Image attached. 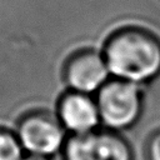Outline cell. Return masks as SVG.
Instances as JSON below:
<instances>
[{"mask_svg": "<svg viewBox=\"0 0 160 160\" xmlns=\"http://www.w3.org/2000/svg\"><path fill=\"white\" fill-rule=\"evenodd\" d=\"M101 51L111 78L148 86L160 75V39L145 28L119 25Z\"/></svg>", "mask_w": 160, "mask_h": 160, "instance_id": "1", "label": "cell"}, {"mask_svg": "<svg viewBox=\"0 0 160 160\" xmlns=\"http://www.w3.org/2000/svg\"><path fill=\"white\" fill-rule=\"evenodd\" d=\"M101 126L124 134L140 121L145 108V86L111 78L95 95Z\"/></svg>", "mask_w": 160, "mask_h": 160, "instance_id": "2", "label": "cell"}, {"mask_svg": "<svg viewBox=\"0 0 160 160\" xmlns=\"http://www.w3.org/2000/svg\"><path fill=\"white\" fill-rule=\"evenodd\" d=\"M62 151L64 160H135L129 139L121 132L105 128L81 135H70Z\"/></svg>", "mask_w": 160, "mask_h": 160, "instance_id": "3", "label": "cell"}, {"mask_svg": "<svg viewBox=\"0 0 160 160\" xmlns=\"http://www.w3.org/2000/svg\"><path fill=\"white\" fill-rule=\"evenodd\" d=\"M15 132L29 155L45 158L64 149L68 140L66 131L56 115L46 111H32L25 115Z\"/></svg>", "mask_w": 160, "mask_h": 160, "instance_id": "4", "label": "cell"}, {"mask_svg": "<svg viewBox=\"0 0 160 160\" xmlns=\"http://www.w3.org/2000/svg\"><path fill=\"white\" fill-rule=\"evenodd\" d=\"M62 79L68 90L96 95L111 79V74L101 50L81 49L66 60Z\"/></svg>", "mask_w": 160, "mask_h": 160, "instance_id": "5", "label": "cell"}, {"mask_svg": "<svg viewBox=\"0 0 160 160\" xmlns=\"http://www.w3.org/2000/svg\"><path fill=\"white\" fill-rule=\"evenodd\" d=\"M55 115L70 135L91 132L101 126L95 95L66 90L56 102Z\"/></svg>", "mask_w": 160, "mask_h": 160, "instance_id": "6", "label": "cell"}, {"mask_svg": "<svg viewBox=\"0 0 160 160\" xmlns=\"http://www.w3.org/2000/svg\"><path fill=\"white\" fill-rule=\"evenodd\" d=\"M24 151L16 132L0 129V160H22Z\"/></svg>", "mask_w": 160, "mask_h": 160, "instance_id": "7", "label": "cell"}, {"mask_svg": "<svg viewBox=\"0 0 160 160\" xmlns=\"http://www.w3.org/2000/svg\"><path fill=\"white\" fill-rule=\"evenodd\" d=\"M145 154L148 160H160V130L152 132L145 144Z\"/></svg>", "mask_w": 160, "mask_h": 160, "instance_id": "8", "label": "cell"}, {"mask_svg": "<svg viewBox=\"0 0 160 160\" xmlns=\"http://www.w3.org/2000/svg\"><path fill=\"white\" fill-rule=\"evenodd\" d=\"M22 160H49V158H45V156H38V155H26Z\"/></svg>", "mask_w": 160, "mask_h": 160, "instance_id": "9", "label": "cell"}]
</instances>
